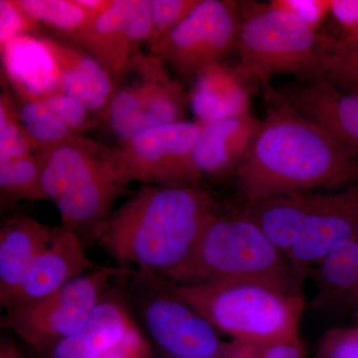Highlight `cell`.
Instances as JSON below:
<instances>
[{
  "mask_svg": "<svg viewBox=\"0 0 358 358\" xmlns=\"http://www.w3.org/2000/svg\"><path fill=\"white\" fill-rule=\"evenodd\" d=\"M267 114L236 178L247 205L317 189L358 185V159L294 110L272 87Z\"/></svg>",
  "mask_w": 358,
  "mask_h": 358,
  "instance_id": "1",
  "label": "cell"
},
{
  "mask_svg": "<svg viewBox=\"0 0 358 358\" xmlns=\"http://www.w3.org/2000/svg\"><path fill=\"white\" fill-rule=\"evenodd\" d=\"M218 211L200 185H143L110 214L96 241L122 267L164 278L189 258Z\"/></svg>",
  "mask_w": 358,
  "mask_h": 358,
  "instance_id": "2",
  "label": "cell"
},
{
  "mask_svg": "<svg viewBox=\"0 0 358 358\" xmlns=\"http://www.w3.org/2000/svg\"><path fill=\"white\" fill-rule=\"evenodd\" d=\"M37 157L45 197L55 205L63 227L85 247L96 241L115 200L133 182L120 148L72 134Z\"/></svg>",
  "mask_w": 358,
  "mask_h": 358,
  "instance_id": "3",
  "label": "cell"
},
{
  "mask_svg": "<svg viewBox=\"0 0 358 358\" xmlns=\"http://www.w3.org/2000/svg\"><path fill=\"white\" fill-rule=\"evenodd\" d=\"M162 279L176 285L259 281L300 292L288 256L266 236L247 206L218 211L189 258Z\"/></svg>",
  "mask_w": 358,
  "mask_h": 358,
  "instance_id": "4",
  "label": "cell"
},
{
  "mask_svg": "<svg viewBox=\"0 0 358 358\" xmlns=\"http://www.w3.org/2000/svg\"><path fill=\"white\" fill-rule=\"evenodd\" d=\"M252 211L268 239L288 254L299 281L327 254L358 238V185L282 195Z\"/></svg>",
  "mask_w": 358,
  "mask_h": 358,
  "instance_id": "5",
  "label": "cell"
},
{
  "mask_svg": "<svg viewBox=\"0 0 358 358\" xmlns=\"http://www.w3.org/2000/svg\"><path fill=\"white\" fill-rule=\"evenodd\" d=\"M166 282L176 296L235 341H268L299 336L303 310L300 292L259 281Z\"/></svg>",
  "mask_w": 358,
  "mask_h": 358,
  "instance_id": "6",
  "label": "cell"
},
{
  "mask_svg": "<svg viewBox=\"0 0 358 358\" xmlns=\"http://www.w3.org/2000/svg\"><path fill=\"white\" fill-rule=\"evenodd\" d=\"M236 68L253 87L270 86L273 77H319L324 35L270 2L239 1Z\"/></svg>",
  "mask_w": 358,
  "mask_h": 358,
  "instance_id": "7",
  "label": "cell"
},
{
  "mask_svg": "<svg viewBox=\"0 0 358 358\" xmlns=\"http://www.w3.org/2000/svg\"><path fill=\"white\" fill-rule=\"evenodd\" d=\"M133 271L110 266L93 268L49 296L6 310L1 326L39 355L77 334L112 288L114 280Z\"/></svg>",
  "mask_w": 358,
  "mask_h": 358,
  "instance_id": "8",
  "label": "cell"
},
{
  "mask_svg": "<svg viewBox=\"0 0 358 358\" xmlns=\"http://www.w3.org/2000/svg\"><path fill=\"white\" fill-rule=\"evenodd\" d=\"M188 94L154 54L138 53L115 86L103 119L120 141L164 124L186 121Z\"/></svg>",
  "mask_w": 358,
  "mask_h": 358,
  "instance_id": "9",
  "label": "cell"
},
{
  "mask_svg": "<svg viewBox=\"0 0 358 358\" xmlns=\"http://www.w3.org/2000/svg\"><path fill=\"white\" fill-rule=\"evenodd\" d=\"M141 288V317L152 345L164 358H221L225 343L217 329L173 293L157 275L134 270Z\"/></svg>",
  "mask_w": 358,
  "mask_h": 358,
  "instance_id": "10",
  "label": "cell"
},
{
  "mask_svg": "<svg viewBox=\"0 0 358 358\" xmlns=\"http://www.w3.org/2000/svg\"><path fill=\"white\" fill-rule=\"evenodd\" d=\"M239 1L200 0L182 22L148 49L178 76L194 78L236 51Z\"/></svg>",
  "mask_w": 358,
  "mask_h": 358,
  "instance_id": "11",
  "label": "cell"
},
{
  "mask_svg": "<svg viewBox=\"0 0 358 358\" xmlns=\"http://www.w3.org/2000/svg\"><path fill=\"white\" fill-rule=\"evenodd\" d=\"M203 124L182 121L164 124L120 141L131 180L143 185H199L194 152Z\"/></svg>",
  "mask_w": 358,
  "mask_h": 358,
  "instance_id": "12",
  "label": "cell"
},
{
  "mask_svg": "<svg viewBox=\"0 0 358 358\" xmlns=\"http://www.w3.org/2000/svg\"><path fill=\"white\" fill-rule=\"evenodd\" d=\"M37 358H152V345L131 315L124 294L112 287L77 334Z\"/></svg>",
  "mask_w": 358,
  "mask_h": 358,
  "instance_id": "13",
  "label": "cell"
},
{
  "mask_svg": "<svg viewBox=\"0 0 358 358\" xmlns=\"http://www.w3.org/2000/svg\"><path fill=\"white\" fill-rule=\"evenodd\" d=\"M150 33V0H113L88 29L63 38L96 58L117 86Z\"/></svg>",
  "mask_w": 358,
  "mask_h": 358,
  "instance_id": "14",
  "label": "cell"
},
{
  "mask_svg": "<svg viewBox=\"0 0 358 358\" xmlns=\"http://www.w3.org/2000/svg\"><path fill=\"white\" fill-rule=\"evenodd\" d=\"M93 268L95 264L85 252L81 240L62 226L55 241L28 268L17 288L2 301V307L9 310L38 301Z\"/></svg>",
  "mask_w": 358,
  "mask_h": 358,
  "instance_id": "15",
  "label": "cell"
},
{
  "mask_svg": "<svg viewBox=\"0 0 358 358\" xmlns=\"http://www.w3.org/2000/svg\"><path fill=\"white\" fill-rule=\"evenodd\" d=\"M305 82L280 94L358 159V95L343 91L326 78Z\"/></svg>",
  "mask_w": 358,
  "mask_h": 358,
  "instance_id": "16",
  "label": "cell"
},
{
  "mask_svg": "<svg viewBox=\"0 0 358 358\" xmlns=\"http://www.w3.org/2000/svg\"><path fill=\"white\" fill-rule=\"evenodd\" d=\"M50 52L61 91L77 99L93 114L105 117L115 90L114 80L96 58L65 38L37 34Z\"/></svg>",
  "mask_w": 358,
  "mask_h": 358,
  "instance_id": "17",
  "label": "cell"
},
{
  "mask_svg": "<svg viewBox=\"0 0 358 358\" xmlns=\"http://www.w3.org/2000/svg\"><path fill=\"white\" fill-rule=\"evenodd\" d=\"M261 126L252 114L203 124L194 159L202 178L236 176L248 157Z\"/></svg>",
  "mask_w": 358,
  "mask_h": 358,
  "instance_id": "18",
  "label": "cell"
},
{
  "mask_svg": "<svg viewBox=\"0 0 358 358\" xmlns=\"http://www.w3.org/2000/svg\"><path fill=\"white\" fill-rule=\"evenodd\" d=\"M236 66L215 63L200 71L188 93L195 121L202 124L250 113L252 89Z\"/></svg>",
  "mask_w": 358,
  "mask_h": 358,
  "instance_id": "19",
  "label": "cell"
},
{
  "mask_svg": "<svg viewBox=\"0 0 358 358\" xmlns=\"http://www.w3.org/2000/svg\"><path fill=\"white\" fill-rule=\"evenodd\" d=\"M62 230L29 216L9 218L0 228V301L17 288L26 271Z\"/></svg>",
  "mask_w": 358,
  "mask_h": 358,
  "instance_id": "20",
  "label": "cell"
},
{
  "mask_svg": "<svg viewBox=\"0 0 358 358\" xmlns=\"http://www.w3.org/2000/svg\"><path fill=\"white\" fill-rule=\"evenodd\" d=\"M4 72L16 96L43 98L59 89L50 52L38 35L23 34L1 45Z\"/></svg>",
  "mask_w": 358,
  "mask_h": 358,
  "instance_id": "21",
  "label": "cell"
},
{
  "mask_svg": "<svg viewBox=\"0 0 358 358\" xmlns=\"http://www.w3.org/2000/svg\"><path fill=\"white\" fill-rule=\"evenodd\" d=\"M315 268L317 308H352L358 292V244L346 242L327 254Z\"/></svg>",
  "mask_w": 358,
  "mask_h": 358,
  "instance_id": "22",
  "label": "cell"
},
{
  "mask_svg": "<svg viewBox=\"0 0 358 358\" xmlns=\"http://www.w3.org/2000/svg\"><path fill=\"white\" fill-rule=\"evenodd\" d=\"M37 25L47 26L62 37L88 29L99 16L90 13L77 0H14Z\"/></svg>",
  "mask_w": 358,
  "mask_h": 358,
  "instance_id": "23",
  "label": "cell"
},
{
  "mask_svg": "<svg viewBox=\"0 0 358 358\" xmlns=\"http://www.w3.org/2000/svg\"><path fill=\"white\" fill-rule=\"evenodd\" d=\"M14 105L26 134L39 150L72 136L41 98L16 96Z\"/></svg>",
  "mask_w": 358,
  "mask_h": 358,
  "instance_id": "24",
  "label": "cell"
},
{
  "mask_svg": "<svg viewBox=\"0 0 358 358\" xmlns=\"http://www.w3.org/2000/svg\"><path fill=\"white\" fill-rule=\"evenodd\" d=\"M0 192L8 200H46L37 154L0 162Z\"/></svg>",
  "mask_w": 358,
  "mask_h": 358,
  "instance_id": "25",
  "label": "cell"
},
{
  "mask_svg": "<svg viewBox=\"0 0 358 358\" xmlns=\"http://www.w3.org/2000/svg\"><path fill=\"white\" fill-rule=\"evenodd\" d=\"M319 77L338 88L358 95V40L346 43L338 37L324 35V53Z\"/></svg>",
  "mask_w": 358,
  "mask_h": 358,
  "instance_id": "26",
  "label": "cell"
},
{
  "mask_svg": "<svg viewBox=\"0 0 358 358\" xmlns=\"http://www.w3.org/2000/svg\"><path fill=\"white\" fill-rule=\"evenodd\" d=\"M39 148L26 134L7 92L0 98V162L37 154Z\"/></svg>",
  "mask_w": 358,
  "mask_h": 358,
  "instance_id": "27",
  "label": "cell"
},
{
  "mask_svg": "<svg viewBox=\"0 0 358 358\" xmlns=\"http://www.w3.org/2000/svg\"><path fill=\"white\" fill-rule=\"evenodd\" d=\"M221 358H306V352L300 336L268 341L232 339Z\"/></svg>",
  "mask_w": 358,
  "mask_h": 358,
  "instance_id": "28",
  "label": "cell"
},
{
  "mask_svg": "<svg viewBox=\"0 0 358 358\" xmlns=\"http://www.w3.org/2000/svg\"><path fill=\"white\" fill-rule=\"evenodd\" d=\"M200 0H150L148 49L162 41L192 13Z\"/></svg>",
  "mask_w": 358,
  "mask_h": 358,
  "instance_id": "29",
  "label": "cell"
},
{
  "mask_svg": "<svg viewBox=\"0 0 358 358\" xmlns=\"http://www.w3.org/2000/svg\"><path fill=\"white\" fill-rule=\"evenodd\" d=\"M42 100L73 134H83L96 124L95 114L83 103L61 90L44 96Z\"/></svg>",
  "mask_w": 358,
  "mask_h": 358,
  "instance_id": "30",
  "label": "cell"
},
{
  "mask_svg": "<svg viewBox=\"0 0 358 358\" xmlns=\"http://www.w3.org/2000/svg\"><path fill=\"white\" fill-rule=\"evenodd\" d=\"M273 6L287 11L315 32L329 15L331 0H271Z\"/></svg>",
  "mask_w": 358,
  "mask_h": 358,
  "instance_id": "31",
  "label": "cell"
},
{
  "mask_svg": "<svg viewBox=\"0 0 358 358\" xmlns=\"http://www.w3.org/2000/svg\"><path fill=\"white\" fill-rule=\"evenodd\" d=\"M37 24L26 16L14 0L0 1V43L23 34H29Z\"/></svg>",
  "mask_w": 358,
  "mask_h": 358,
  "instance_id": "32",
  "label": "cell"
},
{
  "mask_svg": "<svg viewBox=\"0 0 358 358\" xmlns=\"http://www.w3.org/2000/svg\"><path fill=\"white\" fill-rule=\"evenodd\" d=\"M320 358H358V343L352 327L333 329L320 341Z\"/></svg>",
  "mask_w": 358,
  "mask_h": 358,
  "instance_id": "33",
  "label": "cell"
},
{
  "mask_svg": "<svg viewBox=\"0 0 358 358\" xmlns=\"http://www.w3.org/2000/svg\"><path fill=\"white\" fill-rule=\"evenodd\" d=\"M329 15L341 30V41L346 43L358 40V0H331Z\"/></svg>",
  "mask_w": 358,
  "mask_h": 358,
  "instance_id": "34",
  "label": "cell"
},
{
  "mask_svg": "<svg viewBox=\"0 0 358 358\" xmlns=\"http://www.w3.org/2000/svg\"><path fill=\"white\" fill-rule=\"evenodd\" d=\"M0 358H26L11 338H2L0 341Z\"/></svg>",
  "mask_w": 358,
  "mask_h": 358,
  "instance_id": "35",
  "label": "cell"
},
{
  "mask_svg": "<svg viewBox=\"0 0 358 358\" xmlns=\"http://www.w3.org/2000/svg\"><path fill=\"white\" fill-rule=\"evenodd\" d=\"M352 331L353 336H355V339H357V341L358 343V326L352 327Z\"/></svg>",
  "mask_w": 358,
  "mask_h": 358,
  "instance_id": "36",
  "label": "cell"
},
{
  "mask_svg": "<svg viewBox=\"0 0 358 358\" xmlns=\"http://www.w3.org/2000/svg\"><path fill=\"white\" fill-rule=\"evenodd\" d=\"M352 308H358V292H357V296H355V301H353Z\"/></svg>",
  "mask_w": 358,
  "mask_h": 358,
  "instance_id": "37",
  "label": "cell"
},
{
  "mask_svg": "<svg viewBox=\"0 0 358 358\" xmlns=\"http://www.w3.org/2000/svg\"><path fill=\"white\" fill-rule=\"evenodd\" d=\"M357 317H358V308H357Z\"/></svg>",
  "mask_w": 358,
  "mask_h": 358,
  "instance_id": "38",
  "label": "cell"
},
{
  "mask_svg": "<svg viewBox=\"0 0 358 358\" xmlns=\"http://www.w3.org/2000/svg\"><path fill=\"white\" fill-rule=\"evenodd\" d=\"M357 244H358V238H357Z\"/></svg>",
  "mask_w": 358,
  "mask_h": 358,
  "instance_id": "39",
  "label": "cell"
}]
</instances>
